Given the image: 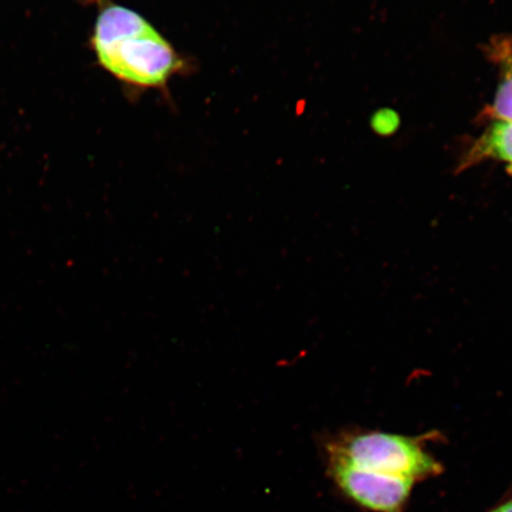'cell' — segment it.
<instances>
[{"label": "cell", "mask_w": 512, "mask_h": 512, "mask_svg": "<svg viewBox=\"0 0 512 512\" xmlns=\"http://www.w3.org/2000/svg\"><path fill=\"white\" fill-rule=\"evenodd\" d=\"M91 46L107 73L134 88L162 89L184 68L174 46L145 17L118 4L101 5Z\"/></svg>", "instance_id": "6da1fadb"}, {"label": "cell", "mask_w": 512, "mask_h": 512, "mask_svg": "<svg viewBox=\"0 0 512 512\" xmlns=\"http://www.w3.org/2000/svg\"><path fill=\"white\" fill-rule=\"evenodd\" d=\"M484 159H494L508 164L512 169V123L494 120L486 127L462 162V168L482 162Z\"/></svg>", "instance_id": "277c9868"}, {"label": "cell", "mask_w": 512, "mask_h": 512, "mask_svg": "<svg viewBox=\"0 0 512 512\" xmlns=\"http://www.w3.org/2000/svg\"><path fill=\"white\" fill-rule=\"evenodd\" d=\"M329 475L352 502L373 512H403L411 497L413 480L358 469L344 460L326 456Z\"/></svg>", "instance_id": "3957f363"}, {"label": "cell", "mask_w": 512, "mask_h": 512, "mask_svg": "<svg viewBox=\"0 0 512 512\" xmlns=\"http://www.w3.org/2000/svg\"><path fill=\"white\" fill-rule=\"evenodd\" d=\"M491 49L501 69L491 115L494 120L512 123V46L509 40H501L492 44Z\"/></svg>", "instance_id": "5b68a950"}, {"label": "cell", "mask_w": 512, "mask_h": 512, "mask_svg": "<svg viewBox=\"0 0 512 512\" xmlns=\"http://www.w3.org/2000/svg\"><path fill=\"white\" fill-rule=\"evenodd\" d=\"M490 512H512V498L509 501L498 505V507Z\"/></svg>", "instance_id": "8992f818"}, {"label": "cell", "mask_w": 512, "mask_h": 512, "mask_svg": "<svg viewBox=\"0 0 512 512\" xmlns=\"http://www.w3.org/2000/svg\"><path fill=\"white\" fill-rule=\"evenodd\" d=\"M424 440L384 432L349 433L328 441L325 453L358 469L416 483L443 472V466L427 452Z\"/></svg>", "instance_id": "7a4b0ae2"}]
</instances>
